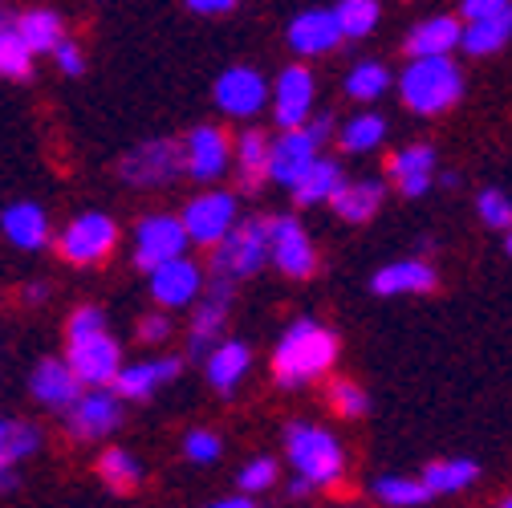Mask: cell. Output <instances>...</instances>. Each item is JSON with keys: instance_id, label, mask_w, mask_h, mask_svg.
<instances>
[{"instance_id": "obj_50", "label": "cell", "mask_w": 512, "mask_h": 508, "mask_svg": "<svg viewBox=\"0 0 512 508\" xmlns=\"http://www.w3.org/2000/svg\"><path fill=\"white\" fill-rule=\"evenodd\" d=\"M309 492H313V488H309L305 480H293V484H289V496H293V500H301V496H309Z\"/></svg>"}, {"instance_id": "obj_12", "label": "cell", "mask_w": 512, "mask_h": 508, "mask_svg": "<svg viewBox=\"0 0 512 508\" xmlns=\"http://www.w3.org/2000/svg\"><path fill=\"white\" fill-rule=\"evenodd\" d=\"M61 423L78 443H102L126 423V403L114 399V391H82L78 403L61 415Z\"/></svg>"}, {"instance_id": "obj_28", "label": "cell", "mask_w": 512, "mask_h": 508, "mask_svg": "<svg viewBox=\"0 0 512 508\" xmlns=\"http://www.w3.org/2000/svg\"><path fill=\"white\" fill-rule=\"evenodd\" d=\"M382 204H387V187H382V179H354V183H342L330 208L338 220L346 224H366L382 212Z\"/></svg>"}, {"instance_id": "obj_7", "label": "cell", "mask_w": 512, "mask_h": 508, "mask_svg": "<svg viewBox=\"0 0 512 508\" xmlns=\"http://www.w3.org/2000/svg\"><path fill=\"white\" fill-rule=\"evenodd\" d=\"M183 236L187 244H200V248H216L236 224H240V200L236 192H224V187H212V192L191 196L179 212Z\"/></svg>"}, {"instance_id": "obj_2", "label": "cell", "mask_w": 512, "mask_h": 508, "mask_svg": "<svg viewBox=\"0 0 512 508\" xmlns=\"http://www.w3.org/2000/svg\"><path fill=\"white\" fill-rule=\"evenodd\" d=\"M269 265V216H248L240 220L208 257V285L220 293H236L248 277H256Z\"/></svg>"}, {"instance_id": "obj_38", "label": "cell", "mask_w": 512, "mask_h": 508, "mask_svg": "<svg viewBox=\"0 0 512 508\" xmlns=\"http://www.w3.org/2000/svg\"><path fill=\"white\" fill-rule=\"evenodd\" d=\"M370 492H374V500L391 504V508H419V504L431 500L427 488H423L415 476H378V480L370 484Z\"/></svg>"}, {"instance_id": "obj_42", "label": "cell", "mask_w": 512, "mask_h": 508, "mask_svg": "<svg viewBox=\"0 0 512 508\" xmlns=\"http://www.w3.org/2000/svg\"><path fill=\"white\" fill-rule=\"evenodd\" d=\"M476 212L488 228H500V232L512 228V196H504L500 187H484V192L476 196Z\"/></svg>"}, {"instance_id": "obj_52", "label": "cell", "mask_w": 512, "mask_h": 508, "mask_svg": "<svg viewBox=\"0 0 512 508\" xmlns=\"http://www.w3.org/2000/svg\"><path fill=\"white\" fill-rule=\"evenodd\" d=\"M0 21H9V17H5V5H0Z\"/></svg>"}, {"instance_id": "obj_3", "label": "cell", "mask_w": 512, "mask_h": 508, "mask_svg": "<svg viewBox=\"0 0 512 508\" xmlns=\"http://www.w3.org/2000/svg\"><path fill=\"white\" fill-rule=\"evenodd\" d=\"M285 456L297 468V480H305L313 492L317 488H334L346 476V448L334 431H326L322 423H305V419H289L285 423Z\"/></svg>"}, {"instance_id": "obj_47", "label": "cell", "mask_w": 512, "mask_h": 508, "mask_svg": "<svg viewBox=\"0 0 512 508\" xmlns=\"http://www.w3.org/2000/svg\"><path fill=\"white\" fill-rule=\"evenodd\" d=\"M305 135H309L317 147H322V143L334 135V114H317V118H309V122H305Z\"/></svg>"}, {"instance_id": "obj_48", "label": "cell", "mask_w": 512, "mask_h": 508, "mask_svg": "<svg viewBox=\"0 0 512 508\" xmlns=\"http://www.w3.org/2000/svg\"><path fill=\"white\" fill-rule=\"evenodd\" d=\"M17 297H21V305H45L49 301V285L45 281H25Z\"/></svg>"}, {"instance_id": "obj_24", "label": "cell", "mask_w": 512, "mask_h": 508, "mask_svg": "<svg viewBox=\"0 0 512 508\" xmlns=\"http://www.w3.org/2000/svg\"><path fill=\"white\" fill-rule=\"evenodd\" d=\"M232 167H236V187L244 196L261 192V183L269 179V135L261 126H244L240 139L232 143Z\"/></svg>"}, {"instance_id": "obj_17", "label": "cell", "mask_w": 512, "mask_h": 508, "mask_svg": "<svg viewBox=\"0 0 512 508\" xmlns=\"http://www.w3.org/2000/svg\"><path fill=\"white\" fill-rule=\"evenodd\" d=\"M228 309H232V293H220V289L208 285L204 297L191 305V322H187V358H208V354L224 342Z\"/></svg>"}, {"instance_id": "obj_30", "label": "cell", "mask_w": 512, "mask_h": 508, "mask_svg": "<svg viewBox=\"0 0 512 508\" xmlns=\"http://www.w3.org/2000/svg\"><path fill=\"white\" fill-rule=\"evenodd\" d=\"M342 183H346L342 163H338V159H326V155H317V163L289 187V196H293L297 208H317V204H330Z\"/></svg>"}, {"instance_id": "obj_1", "label": "cell", "mask_w": 512, "mask_h": 508, "mask_svg": "<svg viewBox=\"0 0 512 508\" xmlns=\"http://www.w3.org/2000/svg\"><path fill=\"white\" fill-rule=\"evenodd\" d=\"M338 334L330 326H322L317 317H297V322L285 326V334L277 338L273 350V383L285 391H297L313 378H322L334 370L338 362Z\"/></svg>"}, {"instance_id": "obj_20", "label": "cell", "mask_w": 512, "mask_h": 508, "mask_svg": "<svg viewBox=\"0 0 512 508\" xmlns=\"http://www.w3.org/2000/svg\"><path fill=\"white\" fill-rule=\"evenodd\" d=\"M0 236H5L17 252H41L53 244L49 212L37 200H13L5 212H0Z\"/></svg>"}, {"instance_id": "obj_43", "label": "cell", "mask_w": 512, "mask_h": 508, "mask_svg": "<svg viewBox=\"0 0 512 508\" xmlns=\"http://www.w3.org/2000/svg\"><path fill=\"white\" fill-rule=\"evenodd\" d=\"M102 330H106V309L102 305H78L66 317V342H78V338H90V334H102Z\"/></svg>"}, {"instance_id": "obj_41", "label": "cell", "mask_w": 512, "mask_h": 508, "mask_svg": "<svg viewBox=\"0 0 512 508\" xmlns=\"http://www.w3.org/2000/svg\"><path fill=\"white\" fill-rule=\"evenodd\" d=\"M220 452H224V439L216 431H208V427H191L183 435V460L187 464H216Z\"/></svg>"}, {"instance_id": "obj_9", "label": "cell", "mask_w": 512, "mask_h": 508, "mask_svg": "<svg viewBox=\"0 0 512 508\" xmlns=\"http://www.w3.org/2000/svg\"><path fill=\"white\" fill-rule=\"evenodd\" d=\"M179 151H183V175L191 183H216L232 167V139L216 122L191 126L179 139Z\"/></svg>"}, {"instance_id": "obj_10", "label": "cell", "mask_w": 512, "mask_h": 508, "mask_svg": "<svg viewBox=\"0 0 512 508\" xmlns=\"http://www.w3.org/2000/svg\"><path fill=\"white\" fill-rule=\"evenodd\" d=\"M269 261L289 281H309L317 273V244L297 216H269Z\"/></svg>"}, {"instance_id": "obj_26", "label": "cell", "mask_w": 512, "mask_h": 508, "mask_svg": "<svg viewBox=\"0 0 512 508\" xmlns=\"http://www.w3.org/2000/svg\"><path fill=\"white\" fill-rule=\"evenodd\" d=\"M387 171H391L395 187H399L407 200H419V196L431 192V179H435V147L411 143V147H403V151L391 155Z\"/></svg>"}, {"instance_id": "obj_34", "label": "cell", "mask_w": 512, "mask_h": 508, "mask_svg": "<svg viewBox=\"0 0 512 508\" xmlns=\"http://www.w3.org/2000/svg\"><path fill=\"white\" fill-rule=\"evenodd\" d=\"M387 143V118L382 114H354L350 122H342L338 131V147L346 155H370Z\"/></svg>"}, {"instance_id": "obj_22", "label": "cell", "mask_w": 512, "mask_h": 508, "mask_svg": "<svg viewBox=\"0 0 512 508\" xmlns=\"http://www.w3.org/2000/svg\"><path fill=\"white\" fill-rule=\"evenodd\" d=\"M435 285H439L435 265H427L419 257L391 261L370 277V293H378V297H415V293H431Z\"/></svg>"}, {"instance_id": "obj_39", "label": "cell", "mask_w": 512, "mask_h": 508, "mask_svg": "<svg viewBox=\"0 0 512 508\" xmlns=\"http://www.w3.org/2000/svg\"><path fill=\"white\" fill-rule=\"evenodd\" d=\"M326 403H330L342 419H362V415H370V395H366L358 383H350V378H334V383L326 387Z\"/></svg>"}, {"instance_id": "obj_31", "label": "cell", "mask_w": 512, "mask_h": 508, "mask_svg": "<svg viewBox=\"0 0 512 508\" xmlns=\"http://www.w3.org/2000/svg\"><path fill=\"white\" fill-rule=\"evenodd\" d=\"M508 41H512V0H508L500 13H492V17H484V21H472V25L460 29V49H464L468 57H492V53H500Z\"/></svg>"}, {"instance_id": "obj_11", "label": "cell", "mask_w": 512, "mask_h": 508, "mask_svg": "<svg viewBox=\"0 0 512 508\" xmlns=\"http://www.w3.org/2000/svg\"><path fill=\"white\" fill-rule=\"evenodd\" d=\"M131 257H135V265L143 273H151V269H159L167 261L187 257V236H183L179 216H171V212H147V216H139V224H135V252H131Z\"/></svg>"}, {"instance_id": "obj_19", "label": "cell", "mask_w": 512, "mask_h": 508, "mask_svg": "<svg viewBox=\"0 0 512 508\" xmlns=\"http://www.w3.org/2000/svg\"><path fill=\"white\" fill-rule=\"evenodd\" d=\"M29 395H33L41 407H49V411H61V415H66V411L78 403L82 387H78V378L70 374L66 358L45 354V358H41V362L29 370Z\"/></svg>"}, {"instance_id": "obj_16", "label": "cell", "mask_w": 512, "mask_h": 508, "mask_svg": "<svg viewBox=\"0 0 512 508\" xmlns=\"http://www.w3.org/2000/svg\"><path fill=\"white\" fill-rule=\"evenodd\" d=\"M313 98H317V82L309 74V66H285L277 74V82L269 86V102H273V122L281 131H301L313 118Z\"/></svg>"}, {"instance_id": "obj_6", "label": "cell", "mask_w": 512, "mask_h": 508, "mask_svg": "<svg viewBox=\"0 0 512 508\" xmlns=\"http://www.w3.org/2000/svg\"><path fill=\"white\" fill-rule=\"evenodd\" d=\"M114 248H118V224L106 212H78L57 232V257L78 269L102 265Z\"/></svg>"}, {"instance_id": "obj_4", "label": "cell", "mask_w": 512, "mask_h": 508, "mask_svg": "<svg viewBox=\"0 0 512 508\" xmlns=\"http://www.w3.org/2000/svg\"><path fill=\"white\" fill-rule=\"evenodd\" d=\"M399 98L419 118L447 114V110H452L464 98V70L456 66L452 57L407 61L403 74H399Z\"/></svg>"}, {"instance_id": "obj_44", "label": "cell", "mask_w": 512, "mask_h": 508, "mask_svg": "<svg viewBox=\"0 0 512 508\" xmlns=\"http://www.w3.org/2000/svg\"><path fill=\"white\" fill-rule=\"evenodd\" d=\"M171 334H175V322L163 313V309H151V313H143L139 317V326H135V338L143 342V346H167L171 342Z\"/></svg>"}, {"instance_id": "obj_25", "label": "cell", "mask_w": 512, "mask_h": 508, "mask_svg": "<svg viewBox=\"0 0 512 508\" xmlns=\"http://www.w3.org/2000/svg\"><path fill=\"white\" fill-rule=\"evenodd\" d=\"M9 25H13V33L21 37V45H25L33 57H49L61 41H66V21H61L57 9H45V5L21 9Z\"/></svg>"}, {"instance_id": "obj_13", "label": "cell", "mask_w": 512, "mask_h": 508, "mask_svg": "<svg viewBox=\"0 0 512 508\" xmlns=\"http://www.w3.org/2000/svg\"><path fill=\"white\" fill-rule=\"evenodd\" d=\"M208 289V277H204V265L191 261V257H179V261H167L159 269L147 273V293L151 301L171 313V309H191Z\"/></svg>"}, {"instance_id": "obj_27", "label": "cell", "mask_w": 512, "mask_h": 508, "mask_svg": "<svg viewBox=\"0 0 512 508\" xmlns=\"http://www.w3.org/2000/svg\"><path fill=\"white\" fill-rule=\"evenodd\" d=\"M252 366V350L248 342L240 338H224L208 358H204V374H208V383L216 395H236V387L244 383V374Z\"/></svg>"}, {"instance_id": "obj_35", "label": "cell", "mask_w": 512, "mask_h": 508, "mask_svg": "<svg viewBox=\"0 0 512 508\" xmlns=\"http://www.w3.org/2000/svg\"><path fill=\"white\" fill-rule=\"evenodd\" d=\"M346 98H354V102H374V98H382L391 90V70L382 66V61H358V66H350V74H346Z\"/></svg>"}, {"instance_id": "obj_49", "label": "cell", "mask_w": 512, "mask_h": 508, "mask_svg": "<svg viewBox=\"0 0 512 508\" xmlns=\"http://www.w3.org/2000/svg\"><path fill=\"white\" fill-rule=\"evenodd\" d=\"M208 508H256L248 496H224V500H216V504H208Z\"/></svg>"}, {"instance_id": "obj_18", "label": "cell", "mask_w": 512, "mask_h": 508, "mask_svg": "<svg viewBox=\"0 0 512 508\" xmlns=\"http://www.w3.org/2000/svg\"><path fill=\"white\" fill-rule=\"evenodd\" d=\"M285 41L297 57H326L342 45V29H338V17L334 9H305L289 21L285 29Z\"/></svg>"}, {"instance_id": "obj_46", "label": "cell", "mask_w": 512, "mask_h": 508, "mask_svg": "<svg viewBox=\"0 0 512 508\" xmlns=\"http://www.w3.org/2000/svg\"><path fill=\"white\" fill-rule=\"evenodd\" d=\"M191 17H228L236 13V0H187Z\"/></svg>"}, {"instance_id": "obj_14", "label": "cell", "mask_w": 512, "mask_h": 508, "mask_svg": "<svg viewBox=\"0 0 512 508\" xmlns=\"http://www.w3.org/2000/svg\"><path fill=\"white\" fill-rule=\"evenodd\" d=\"M179 374H183V358H175V354H155V358H143V362H122L110 391L122 403H147L163 387H171Z\"/></svg>"}, {"instance_id": "obj_21", "label": "cell", "mask_w": 512, "mask_h": 508, "mask_svg": "<svg viewBox=\"0 0 512 508\" xmlns=\"http://www.w3.org/2000/svg\"><path fill=\"white\" fill-rule=\"evenodd\" d=\"M317 151L322 147L305 135V126L301 131H281L277 139H269V179L281 187H293L317 163Z\"/></svg>"}, {"instance_id": "obj_45", "label": "cell", "mask_w": 512, "mask_h": 508, "mask_svg": "<svg viewBox=\"0 0 512 508\" xmlns=\"http://www.w3.org/2000/svg\"><path fill=\"white\" fill-rule=\"evenodd\" d=\"M53 66H57V74H66V78H82L86 74V57H82V49H78V41H61L53 53Z\"/></svg>"}, {"instance_id": "obj_29", "label": "cell", "mask_w": 512, "mask_h": 508, "mask_svg": "<svg viewBox=\"0 0 512 508\" xmlns=\"http://www.w3.org/2000/svg\"><path fill=\"white\" fill-rule=\"evenodd\" d=\"M41 443H45V435H41V427H37L33 419H13L9 439L0 443V496L17 488V468H21L29 456L41 452Z\"/></svg>"}, {"instance_id": "obj_8", "label": "cell", "mask_w": 512, "mask_h": 508, "mask_svg": "<svg viewBox=\"0 0 512 508\" xmlns=\"http://www.w3.org/2000/svg\"><path fill=\"white\" fill-rule=\"evenodd\" d=\"M61 358H66V366L78 378L82 391H110L114 374L122 370V342L110 330H102V334L66 342V354Z\"/></svg>"}, {"instance_id": "obj_33", "label": "cell", "mask_w": 512, "mask_h": 508, "mask_svg": "<svg viewBox=\"0 0 512 508\" xmlns=\"http://www.w3.org/2000/svg\"><path fill=\"white\" fill-rule=\"evenodd\" d=\"M98 480L110 492H135L147 480V472H143V464H139V456L131 448H106L98 456Z\"/></svg>"}, {"instance_id": "obj_5", "label": "cell", "mask_w": 512, "mask_h": 508, "mask_svg": "<svg viewBox=\"0 0 512 508\" xmlns=\"http://www.w3.org/2000/svg\"><path fill=\"white\" fill-rule=\"evenodd\" d=\"M118 179L135 192H167L183 179V151L179 139L159 135V139H143L118 159Z\"/></svg>"}, {"instance_id": "obj_51", "label": "cell", "mask_w": 512, "mask_h": 508, "mask_svg": "<svg viewBox=\"0 0 512 508\" xmlns=\"http://www.w3.org/2000/svg\"><path fill=\"white\" fill-rule=\"evenodd\" d=\"M504 248H508V257H512V228L504 232Z\"/></svg>"}, {"instance_id": "obj_23", "label": "cell", "mask_w": 512, "mask_h": 508, "mask_svg": "<svg viewBox=\"0 0 512 508\" xmlns=\"http://www.w3.org/2000/svg\"><path fill=\"white\" fill-rule=\"evenodd\" d=\"M460 21L456 13H439V17H423L407 37H403V53L411 61L423 57H452V49H460Z\"/></svg>"}, {"instance_id": "obj_36", "label": "cell", "mask_w": 512, "mask_h": 508, "mask_svg": "<svg viewBox=\"0 0 512 508\" xmlns=\"http://www.w3.org/2000/svg\"><path fill=\"white\" fill-rule=\"evenodd\" d=\"M33 53L21 45L9 21H0V78L5 82H29L33 78Z\"/></svg>"}, {"instance_id": "obj_40", "label": "cell", "mask_w": 512, "mask_h": 508, "mask_svg": "<svg viewBox=\"0 0 512 508\" xmlns=\"http://www.w3.org/2000/svg\"><path fill=\"white\" fill-rule=\"evenodd\" d=\"M277 476H281V468H277V460L273 456H256V460H248L240 472H236V488H240V496H256V492H269L273 484H277Z\"/></svg>"}, {"instance_id": "obj_15", "label": "cell", "mask_w": 512, "mask_h": 508, "mask_svg": "<svg viewBox=\"0 0 512 508\" xmlns=\"http://www.w3.org/2000/svg\"><path fill=\"white\" fill-rule=\"evenodd\" d=\"M212 102L228 118H256L269 106V78L252 66H228L212 86Z\"/></svg>"}, {"instance_id": "obj_32", "label": "cell", "mask_w": 512, "mask_h": 508, "mask_svg": "<svg viewBox=\"0 0 512 508\" xmlns=\"http://www.w3.org/2000/svg\"><path fill=\"white\" fill-rule=\"evenodd\" d=\"M480 476V464L476 460H431L419 476V484L427 488V496H452V492H464L472 488Z\"/></svg>"}, {"instance_id": "obj_37", "label": "cell", "mask_w": 512, "mask_h": 508, "mask_svg": "<svg viewBox=\"0 0 512 508\" xmlns=\"http://www.w3.org/2000/svg\"><path fill=\"white\" fill-rule=\"evenodd\" d=\"M334 17L342 29V41H362L374 33L382 9H378V0H342V5H334Z\"/></svg>"}]
</instances>
